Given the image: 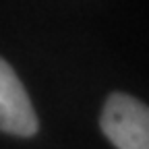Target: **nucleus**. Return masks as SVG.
Instances as JSON below:
<instances>
[{
  "instance_id": "nucleus-1",
  "label": "nucleus",
  "mask_w": 149,
  "mask_h": 149,
  "mask_svg": "<svg viewBox=\"0 0 149 149\" xmlns=\"http://www.w3.org/2000/svg\"><path fill=\"white\" fill-rule=\"evenodd\" d=\"M102 130L118 149H149V110L126 93H112L102 110Z\"/></svg>"
},
{
  "instance_id": "nucleus-2",
  "label": "nucleus",
  "mask_w": 149,
  "mask_h": 149,
  "mask_svg": "<svg viewBox=\"0 0 149 149\" xmlns=\"http://www.w3.org/2000/svg\"><path fill=\"white\" fill-rule=\"evenodd\" d=\"M37 116L25 87L6 60L0 58V130L17 137L37 133Z\"/></svg>"
}]
</instances>
